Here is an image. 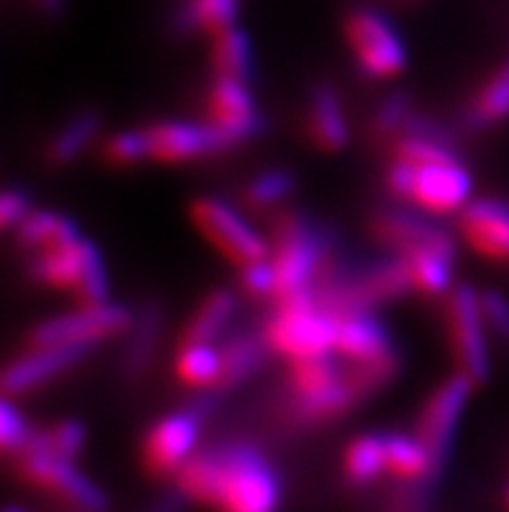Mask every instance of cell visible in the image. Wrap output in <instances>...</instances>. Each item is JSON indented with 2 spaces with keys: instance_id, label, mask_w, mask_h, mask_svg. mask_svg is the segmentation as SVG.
Wrapping results in <instances>:
<instances>
[{
  "instance_id": "8fae6325",
  "label": "cell",
  "mask_w": 509,
  "mask_h": 512,
  "mask_svg": "<svg viewBox=\"0 0 509 512\" xmlns=\"http://www.w3.org/2000/svg\"><path fill=\"white\" fill-rule=\"evenodd\" d=\"M149 136V154L156 162H190L200 156L219 154V151L234 149L232 138L216 123H156L146 128Z\"/></svg>"
},
{
  "instance_id": "f546056e",
  "label": "cell",
  "mask_w": 509,
  "mask_h": 512,
  "mask_svg": "<svg viewBox=\"0 0 509 512\" xmlns=\"http://www.w3.org/2000/svg\"><path fill=\"white\" fill-rule=\"evenodd\" d=\"M213 68H216V76H232L239 78V81H250V37L239 26H226V29L213 34Z\"/></svg>"
},
{
  "instance_id": "277c9868",
  "label": "cell",
  "mask_w": 509,
  "mask_h": 512,
  "mask_svg": "<svg viewBox=\"0 0 509 512\" xmlns=\"http://www.w3.org/2000/svg\"><path fill=\"white\" fill-rule=\"evenodd\" d=\"M273 354L299 362L336 351V318L320 307H278L263 331Z\"/></svg>"
},
{
  "instance_id": "60d3db41",
  "label": "cell",
  "mask_w": 509,
  "mask_h": 512,
  "mask_svg": "<svg viewBox=\"0 0 509 512\" xmlns=\"http://www.w3.org/2000/svg\"><path fill=\"white\" fill-rule=\"evenodd\" d=\"M481 302H484V315L489 328L509 346V299L502 292L491 289V292L481 294Z\"/></svg>"
},
{
  "instance_id": "ba28073f",
  "label": "cell",
  "mask_w": 509,
  "mask_h": 512,
  "mask_svg": "<svg viewBox=\"0 0 509 512\" xmlns=\"http://www.w3.org/2000/svg\"><path fill=\"white\" fill-rule=\"evenodd\" d=\"M190 216H193L195 227L237 266H245V263L268 255V242L242 219L237 208H232L221 198H198L190 206Z\"/></svg>"
},
{
  "instance_id": "4fadbf2b",
  "label": "cell",
  "mask_w": 509,
  "mask_h": 512,
  "mask_svg": "<svg viewBox=\"0 0 509 512\" xmlns=\"http://www.w3.org/2000/svg\"><path fill=\"white\" fill-rule=\"evenodd\" d=\"M89 351V346H32L24 357L6 364L0 377L3 396L16 398L32 393L39 385L50 383L52 377L65 375L78 362H84Z\"/></svg>"
},
{
  "instance_id": "d6986e66",
  "label": "cell",
  "mask_w": 509,
  "mask_h": 512,
  "mask_svg": "<svg viewBox=\"0 0 509 512\" xmlns=\"http://www.w3.org/2000/svg\"><path fill=\"white\" fill-rule=\"evenodd\" d=\"M393 351V341L387 336L385 325L374 318L372 310L348 312L336 318V354L348 362H367L380 359Z\"/></svg>"
},
{
  "instance_id": "5b68a950",
  "label": "cell",
  "mask_w": 509,
  "mask_h": 512,
  "mask_svg": "<svg viewBox=\"0 0 509 512\" xmlns=\"http://www.w3.org/2000/svg\"><path fill=\"white\" fill-rule=\"evenodd\" d=\"M486 315L481 294L468 284H460L447 307V331L450 346L460 372L476 385H484L491 375L489 346H486Z\"/></svg>"
},
{
  "instance_id": "6da1fadb",
  "label": "cell",
  "mask_w": 509,
  "mask_h": 512,
  "mask_svg": "<svg viewBox=\"0 0 509 512\" xmlns=\"http://www.w3.org/2000/svg\"><path fill=\"white\" fill-rule=\"evenodd\" d=\"M177 492L219 512H276L281 484L273 466L252 445H221L193 455L174 474Z\"/></svg>"
},
{
  "instance_id": "30bf717a",
  "label": "cell",
  "mask_w": 509,
  "mask_h": 512,
  "mask_svg": "<svg viewBox=\"0 0 509 512\" xmlns=\"http://www.w3.org/2000/svg\"><path fill=\"white\" fill-rule=\"evenodd\" d=\"M476 388L471 377L458 372L452 375L450 380L439 385L437 393L429 398V403L421 411V422H419V437L424 442V448L432 455V466H434V479H437L439 468L445 466L447 455H450L452 448V437H455V429H458L460 414H463L465 403H468V396L471 390Z\"/></svg>"
},
{
  "instance_id": "d6a6232c",
  "label": "cell",
  "mask_w": 509,
  "mask_h": 512,
  "mask_svg": "<svg viewBox=\"0 0 509 512\" xmlns=\"http://www.w3.org/2000/svg\"><path fill=\"white\" fill-rule=\"evenodd\" d=\"M107 271H104L102 253L89 240L81 242V276L73 292L81 305H102L107 302Z\"/></svg>"
},
{
  "instance_id": "7bdbcfd3",
  "label": "cell",
  "mask_w": 509,
  "mask_h": 512,
  "mask_svg": "<svg viewBox=\"0 0 509 512\" xmlns=\"http://www.w3.org/2000/svg\"><path fill=\"white\" fill-rule=\"evenodd\" d=\"M39 8L45 13H50V16H60L65 8V0H37Z\"/></svg>"
},
{
  "instance_id": "f6af8a7d",
  "label": "cell",
  "mask_w": 509,
  "mask_h": 512,
  "mask_svg": "<svg viewBox=\"0 0 509 512\" xmlns=\"http://www.w3.org/2000/svg\"><path fill=\"white\" fill-rule=\"evenodd\" d=\"M507 505H509V492H507Z\"/></svg>"
},
{
  "instance_id": "8992f818",
  "label": "cell",
  "mask_w": 509,
  "mask_h": 512,
  "mask_svg": "<svg viewBox=\"0 0 509 512\" xmlns=\"http://www.w3.org/2000/svg\"><path fill=\"white\" fill-rule=\"evenodd\" d=\"M16 455H19V471L24 474V479L34 481L47 492L58 494L84 512H104V507H107L104 492L89 476L81 474L73 466V461L50 453L34 437H29V442Z\"/></svg>"
},
{
  "instance_id": "8d00e7d4",
  "label": "cell",
  "mask_w": 509,
  "mask_h": 512,
  "mask_svg": "<svg viewBox=\"0 0 509 512\" xmlns=\"http://www.w3.org/2000/svg\"><path fill=\"white\" fill-rule=\"evenodd\" d=\"M408 115H411V94H408V91H393V94L377 107V112H374V136L390 138L395 136V133H400V128H403V123L408 120Z\"/></svg>"
},
{
  "instance_id": "e575fe53",
  "label": "cell",
  "mask_w": 509,
  "mask_h": 512,
  "mask_svg": "<svg viewBox=\"0 0 509 512\" xmlns=\"http://www.w3.org/2000/svg\"><path fill=\"white\" fill-rule=\"evenodd\" d=\"M411 260L413 284L424 294H445L452 281V260L437 253L406 255Z\"/></svg>"
},
{
  "instance_id": "cb8c5ba5",
  "label": "cell",
  "mask_w": 509,
  "mask_h": 512,
  "mask_svg": "<svg viewBox=\"0 0 509 512\" xmlns=\"http://www.w3.org/2000/svg\"><path fill=\"white\" fill-rule=\"evenodd\" d=\"M387 471L406 481H434L432 455L419 437L387 435L385 437Z\"/></svg>"
},
{
  "instance_id": "d590c367",
  "label": "cell",
  "mask_w": 509,
  "mask_h": 512,
  "mask_svg": "<svg viewBox=\"0 0 509 512\" xmlns=\"http://www.w3.org/2000/svg\"><path fill=\"white\" fill-rule=\"evenodd\" d=\"M32 437L42 448L50 450V453L60 455V458H68V461H76L78 453L84 450L86 429L76 419H68V422H60L55 427H50L47 432H37V435L32 432Z\"/></svg>"
},
{
  "instance_id": "4316f807",
  "label": "cell",
  "mask_w": 509,
  "mask_h": 512,
  "mask_svg": "<svg viewBox=\"0 0 509 512\" xmlns=\"http://www.w3.org/2000/svg\"><path fill=\"white\" fill-rule=\"evenodd\" d=\"M239 11V0H187L174 13V29L180 32H221L234 26Z\"/></svg>"
},
{
  "instance_id": "b9f144b4",
  "label": "cell",
  "mask_w": 509,
  "mask_h": 512,
  "mask_svg": "<svg viewBox=\"0 0 509 512\" xmlns=\"http://www.w3.org/2000/svg\"><path fill=\"white\" fill-rule=\"evenodd\" d=\"M26 214H29V198H26L24 190H3V198H0V224H3V229L6 232L16 229Z\"/></svg>"
},
{
  "instance_id": "3957f363",
  "label": "cell",
  "mask_w": 509,
  "mask_h": 512,
  "mask_svg": "<svg viewBox=\"0 0 509 512\" xmlns=\"http://www.w3.org/2000/svg\"><path fill=\"white\" fill-rule=\"evenodd\" d=\"M136 315L123 305H81L71 315H58L39 323L29 333V346H89L94 349L102 341L128 333Z\"/></svg>"
},
{
  "instance_id": "7a4b0ae2",
  "label": "cell",
  "mask_w": 509,
  "mask_h": 512,
  "mask_svg": "<svg viewBox=\"0 0 509 512\" xmlns=\"http://www.w3.org/2000/svg\"><path fill=\"white\" fill-rule=\"evenodd\" d=\"M333 247V237L302 211H284L273 219V268L278 307H317V268Z\"/></svg>"
},
{
  "instance_id": "603a6c76",
  "label": "cell",
  "mask_w": 509,
  "mask_h": 512,
  "mask_svg": "<svg viewBox=\"0 0 509 512\" xmlns=\"http://www.w3.org/2000/svg\"><path fill=\"white\" fill-rule=\"evenodd\" d=\"M509 117V63H504L494 76L476 91L463 112V123L471 130L489 128Z\"/></svg>"
},
{
  "instance_id": "9c48e42d",
  "label": "cell",
  "mask_w": 509,
  "mask_h": 512,
  "mask_svg": "<svg viewBox=\"0 0 509 512\" xmlns=\"http://www.w3.org/2000/svg\"><path fill=\"white\" fill-rule=\"evenodd\" d=\"M372 237L382 247L400 255L437 253L455 263L458 242L447 229L408 208H382L372 216Z\"/></svg>"
},
{
  "instance_id": "e0dca14e",
  "label": "cell",
  "mask_w": 509,
  "mask_h": 512,
  "mask_svg": "<svg viewBox=\"0 0 509 512\" xmlns=\"http://www.w3.org/2000/svg\"><path fill=\"white\" fill-rule=\"evenodd\" d=\"M463 240L491 260L509 263V203L499 198H481L460 211Z\"/></svg>"
},
{
  "instance_id": "5bb4252c",
  "label": "cell",
  "mask_w": 509,
  "mask_h": 512,
  "mask_svg": "<svg viewBox=\"0 0 509 512\" xmlns=\"http://www.w3.org/2000/svg\"><path fill=\"white\" fill-rule=\"evenodd\" d=\"M200 435V414L195 409L180 411L159 424L146 437L143 445V461L146 468L156 476L177 474L190 458L195 455Z\"/></svg>"
},
{
  "instance_id": "2e32d148",
  "label": "cell",
  "mask_w": 509,
  "mask_h": 512,
  "mask_svg": "<svg viewBox=\"0 0 509 512\" xmlns=\"http://www.w3.org/2000/svg\"><path fill=\"white\" fill-rule=\"evenodd\" d=\"M273 349L268 346L263 333H239V336L229 338L224 346H221V375L219 383L208 388V396H203V401H198L193 406L200 416L208 414L213 403L221 401V396H226L229 390L239 388V385L250 380L255 372L265 364V359L271 357Z\"/></svg>"
},
{
  "instance_id": "ffe728a7",
  "label": "cell",
  "mask_w": 509,
  "mask_h": 512,
  "mask_svg": "<svg viewBox=\"0 0 509 512\" xmlns=\"http://www.w3.org/2000/svg\"><path fill=\"white\" fill-rule=\"evenodd\" d=\"M164 328V307L162 302H149L138 312L133 325H130V341L123 354V377L138 380L146 375L151 359L156 354L159 338Z\"/></svg>"
},
{
  "instance_id": "52a82bcc",
  "label": "cell",
  "mask_w": 509,
  "mask_h": 512,
  "mask_svg": "<svg viewBox=\"0 0 509 512\" xmlns=\"http://www.w3.org/2000/svg\"><path fill=\"white\" fill-rule=\"evenodd\" d=\"M348 45L369 78H393L406 68V47L377 11L359 8L346 19Z\"/></svg>"
},
{
  "instance_id": "9a60e30c",
  "label": "cell",
  "mask_w": 509,
  "mask_h": 512,
  "mask_svg": "<svg viewBox=\"0 0 509 512\" xmlns=\"http://www.w3.org/2000/svg\"><path fill=\"white\" fill-rule=\"evenodd\" d=\"M208 120L226 130L234 146L252 141L265 130V120L255 110L247 81L232 76H216L208 94Z\"/></svg>"
},
{
  "instance_id": "484cf974",
  "label": "cell",
  "mask_w": 509,
  "mask_h": 512,
  "mask_svg": "<svg viewBox=\"0 0 509 512\" xmlns=\"http://www.w3.org/2000/svg\"><path fill=\"white\" fill-rule=\"evenodd\" d=\"M99 128H102V112H78L76 117H71V120L58 130V136L50 141V146H47V159H50L52 164H58V167L71 164L73 159H78V156L84 154L86 146L97 138Z\"/></svg>"
},
{
  "instance_id": "f35d334b",
  "label": "cell",
  "mask_w": 509,
  "mask_h": 512,
  "mask_svg": "<svg viewBox=\"0 0 509 512\" xmlns=\"http://www.w3.org/2000/svg\"><path fill=\"white\" fill-rule=\"evenodd\" d=\"M32 432L26 427V419L21 416V411L13 406L11 396H3L0 403V445L6 453H19L29 442Z\"/></svg>"
},
{
  "instance_id": "d4e9b609",
  "label": "cell",
  "mask_w": 509,
  "mask_h": 512,
  "mask_svg": "<svg viewBox=\"0 0 509 512\" xmlns=\"http://www.w3.org/2000/svg\"><path fill=\"white\" fill-rule=\"evenodd\" d=\"M81 242L63 247H47L39 250L37 258L32 260V276L39 284L52 286V289H73L81 276Z\"/></svg>"
},
{
  "instance_id": "44dd1931",
  "label": "cell",
  "mask_w": 509,
  "mask_h": 512,
  "mask_svg": "<svg viewBox=\"0 0 509 512\" xmlns=\"http://www.w3.org/2000/svg\"><path fill=\"white\" fill-rule=\"evenodd\" d=\"M310 133L312 141L323 151H341L348 143L346 115L333 86L320 84L312 91Z\"/></svg>"
},
{
  "instance_id": "83f0119b",
  "label": "cell",
  "mask_w": 509,
  "mask_h": 512,
  "mask_svg": "<svg viewBox=\"0 0 509 512\" xmlns=\"http://www.w3.org/2000/svg\"><path fill=\"white\" fill-rule=\"evenodd\" d=\"M234 294L229 289H216L200 302L198 310L193 312L190 323L182 331V341H200V344H211L213 338L219 336L226 328V323L234 315Z\"/></svg>"
},
{
  "instance_id": "ee69618b",
  "label": "cell",
  "mask_w": 509,
  "mask_h": 512,
  "mask_svg": "<svg viewBox=\"0 0 509 512\" xmlns=\"http://www.w3.org/2000/svg\"><path fill=\"white\" fill-rule=\"evenodd\" d=\"M3 512H26V510H21V507H13V505H8L6 510H3Z\"/></svg>"
},
{
  "instance_id": "836d02e7",
  "label": "cell",
  "mask_w": 509,
  "mask_h": 512,
  "mask_svg": "<svg viewBox=\"0 0 509 512\" xmlns=\"http://www.w3.org/2000/svg\"><path fill=\"white\" fill-rule=\"evenodd\" d=\"M294 185H297V177L291 175L289 169H271V172L255 177L245 188L242 198H245L247 206L260 211V208H271L289 198Z\"/></svg>"
},
{
  "instance_id": "ac0fdd59",
  "label": "cell",
  "mask_w": 509,
  "mask_h": 512,
  "mask_svg": "<svg viewBox=\"0 0 509 512\" xmlns=\"http://www.w3.org/2000/svg\"><path fill=\"white\" fill-rule=\"evenodd\" d=\"M359 401H364V398L359 396V390L351 383V377L346 375V367H343L336 383L312 390V393H294L289 401V416L294 424L310 427V424L330 422V419L348 414Z\"/></svg>"
},
{
  "instance_id": "1f68e13d",
  "label": "cell",
  "mask_w": 509,
  "mask_h": 512,
  "mask_svg": "<svg viewBox=\"0 0 509 512\" xmlns=\"http://www.w3.org/2000/svg\"><path fill=\"white\" fill-rule=\"evenodd\" d=\"M343 367L336 357L330 354H320V357L299 359V362H291L289 372V390L291 396L294 393H312V390H320L325 385L336 383L341 377Z\"/></svg>"
},
{
  "instance_id": "7402d4cb",
  "label": "cell",
  "mask_w": 509,
  "mask_h": 512,
  "mask_svg": "<svg viewBox=\"0 0 509 512\" xmlns=\"http://www.w3.org/2000/svg\"><path fill=\"white\" fill-rule=\"evenodd\" d=\"M16 242L24 250H47V247L76 245L81 240L78 227L68 216L52 214V211H29L16 229Z\"/></svg>"
},
{
  "instance_id": "74e56055",
  "label": "cell",
  "mask_w": 509,
  "mask_h": 512,
  "mask_svg": "<svg viewBox=\"0 0 509 512\" xmlns=\"http://www.w3.org/2000/svg\"><path fill=\"white\" fill-rule=\"evenodd\" d=\"M104 156H107L112 164H136L143 162V159H151L146 128L125 130V133L112 136L110 141L104 143Z\"/></svg>"
},
{
  "instance_id": "f1b7e54d",
  "label": "cell",
  "mask_w": 509,
  "mask_h": 512,
  "mask_svg": "<svg viewBox=\"0 0 509 512\" xmlns=\"http://www.w3.org/2000/svg\"><path fill=\"white\" fill-rule=\"evenodd\" d=\"M174 370L190 388H213L221 375V349L200 341H182Z\"/></svg>"
},
{
  "instance_id": "4dcf8cb0",
  "label": "cell",
  "mask_w": 509,
  "mask_h": 512,
  "mask_svg": "<svg viewBox=\"0 0 509 512\" xmlns=\"http://www.w3.org/2000/svg\"><path fill=\"white\" fill-rule=\"evenodd\" d=\"M343 468H346V476L354 481V484H369V481L377 479L382 471H387L385 437H356V440L346 448V455H343Z\"/></svg>"
},
{
  "instance_id": "ab89813d",
  "label": "cell",
  "mask_w": 509,
  "mask_h": 512,
  "mask_svg": "<svg viewBox=\"0 0 509 512\" xmlns=\"http://www.w3.org/2000/svg\"><path fill=\"white\" fill-rule=\"evenodd\" d=\"M239 268H242L245 292L255 294V297H271V294H276V268H273V260L268 263L265 258H260Z\"/></svg>"
},
{
  "instance_id": "7c38bea8",
  "label": "cell",
  "mask_w": 509,
  "mask_h": 512,
  "mask_svg": "<svg viewBox=\"0 0 509 512\" xmlns=\"http://www.w3.org/2000/svg\"><path fill=\"white\" fill-rule=\"evenodd\" d=\"M471 190V175L458 159L413 164V188L408 203L424 208L429 214H450L468 206Z\"/></svg>"
}]
</instances>
